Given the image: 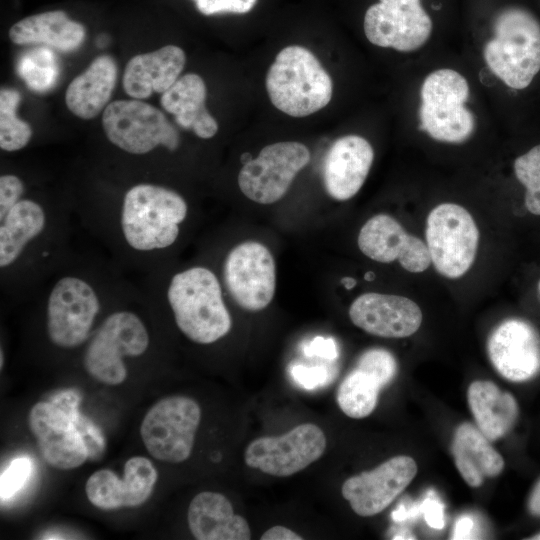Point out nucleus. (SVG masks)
I'll return each mask as SVG.
<instances>
[{"mask_svg": "<svg viewBox=\"0 0 540 540\" xmlns=\"http://www.w3.org/2000/svg\"><path fill=\"white\" fill-rule=\"evenodd\" d=\"M528 504L530 512L533 515L540 516V480L535 485Z\"/></svg>", "mask_w": 540, "mask_h": 540, "instance_id": "nucleus-46", "label": "nucleus"}, {"mask_svg": "<svg viewBox=\"0 0 540 540\" xmlns=\"http://www.w3.org/2000/svg\"><path fill=\"white\" fill-rule=\"evenodd\" d=\"M271 103L283 113L304 117L324 108L332 98L329 74L317 57L298 45L282 49L266 76Z\"/></svg>", "mask_w": 540, "mask_h": 540, "instance_id": "nucleus-3", "label": "nucleus"}, {"mask_svg": "<svg viewBox=\"0 0 540 540\" xmlns=\"http://www.w3.org/2000/svg\"><path fill=\"white\" fill-rule=\"evenodd\" d=\"M310 151L299 142L284 141L265 146L247 161L238 174L242 193L259 204H272L288 191L299 171L310 161Z\"/></svg>", "mask_w": 540, "mask_h": 540, "instance_id": "nucleus-10", "label": "nucleus"}, {"mask_svg": "<svg viewBox=\"0 0 540 540\" xmlns=\"http://www.w3.org/2000/svg\"><path fill=\"white\" fill-rule=\"evenodd\" d=\"M188 526L198 540H249L250 527L245 518L234 513L222 494L205 491L189 504Z\"/></svg>", "mask_w": 540, "mask_h": 540, "instance_id": "nucleus-23", "label": "nucleus"}, {"mask_svg": "<svg viewBox=\"0 0 540 540\" xmlns=\"http://www.w3.org/2000/svg\"><path fill=\"white\" fill-rule=\"evenodd\" d=\"M416 474L413 458L395 456L371 471L348 478L342 485V496L357 515L370 517L386 509Z\"/></svg>", "mask_w": 540, "mask_h": 540, "instance_id": "nucleus-15", "label": "nucleus"}, {"mask_svg": "<svg viewBox=\"0 0 540 540\" xmlns=\"http://www.w3.org/2000/svg\"><path fill=\"white\" fill-rule=\"evenodd\" d=\"M102 125L108 140L131 154H146L158 145L174 151L180 144L178 131L163 112L140 99L109 103Z\"/></svg>", "mask_w": 540, "mask_h": 540, "instance_id": "nucleus-7", "label": "nucleus"}, {"mask_svg": "<svg viewBox=\"0 0 540 540\" xmlns=\"http://www.w3.org/2000/svg\"><path fill=\"white\" fill-rule=\"evenodd\" d=\"M157 477L150 460L135 456L126 461L122 480L111 470H98L87 480L85 491L91 504L101 509L134 507L149 498Z\"/></svg>", "mask_w": 540, "mask_h": 540, "instance_id": "nucleus-20", "label": "nucleus"}, {"mask_svg": "<svg viewBox=\"0 0 540 540\" xmlns=\"http://www.w3.org/2000/svg\"><path fill=\"white\" fill-rule=\"evenodd\" d=\"M149 344V336L140 318L129 311L108 316L92 337L84 354L86 371L95 379L118 385L126 379L124 356H139Z\"/></svg>", "mask_w": 540, "mask_h": 540, "instance_id": "nucleus-8", "label": "nucleus"}, {"mask_svg": "<svg viewBox=\"0 0 540 540\" xmlns=\"http://www.w3.org/2000/svg\"><path fill=\"white\" fill-rule=\"evenodd\" d=\"M74 422L87 450L88 459L99 460L106 448L105 438L101 430L80 412L75 416Z\"/></svg>", "mask_w": 540, "mask_h": 540, "instance_id": "nucleus-36", "label": "nucleus"}, {"mask_svg": "<svg viewBox=\"0 0 540 540\" xmlns=\"http://www.w3.org/2000/svg\"><path fill=\"white\" fill-rule=\"evenodd\" d=\"M206 94L204 80L197 74L189 73L162 93L161 105L174 115L179 126L192 129L198 137L208 139L217 133L218 123L206 109Z\"/></svg>", "mask_w": 540, "mask_h": 540, "instance_id": "nucleus-25", "label": "nucleus"}, {"mask_svg": "<svg viewBox=\"0 0 540 540\" xmlns=\"http://www.w3.org/2000/svg\"><path fill=\"white\" fill-rule=\"evenodd\" d=\"M117 80V65L110 55L96 57L68 85L65 103L75 116L89 120L106 107Z\"/></svg>", "mask_w": 540, "mask_h": 540, "instance_id": "nucleus-24", "label": "nucleus"}, {"mask_svg": "<svg viewBox=\"0 0 540 540\" xmlns=\"http://www.w3.org/2000/svg\"><path fill=\"white\" fill-rule=\"evenodd\" d=\"M33 469L30 458L16 457L1 473L0 496L1 501L14 497L26 484Z\"/></svg>", "mask_w": 540, "mask_h": 540, "instance_id": "nucleus-35", "label": "nucleus"}, {"mask_svg": "<svg viewBox=\"0 0 540 540\" xmlns=\"http://www.w3.org/2000/svg\"><path fill=\"white\" fill-rule=\"evenodd\" d=\"M420 505L421 514L427 525L436 530L443 529L445 525L444 505L434 491H429Z\"/></svg>", "mask_w": 540, "mask_h": 540, "instance_id": "nucleus-40", "label": "nucleus"}, {"mask_svg": "<svg viewBox=\"0 0 540 540\" xmlns=\"http://www.w3.org/2000/svg\"><path fill=\"white\" fill-rule=\"evenodd\" d=\"M306 356L321 357L329 360H335L338 357V349L334 339L324 338L322 336L315 337L307 345L304 346Z\"/></svg>", "mask_w": 540, "mask_h": 540, "instance_id": "nucleus-41", "label": "nucleus"}, {"mask_svg": "<svg viewBox=\"0 0 540 540\" xmlns=\"http://www.w3.org/2000/svg\"><path fill=\"white\" fill-rule=\"evenodd\" d=\"M421 514V505L419 504H401L392 513L391 517L396 522L412 520Z\"/></svg>", "mask_w": 540, "mask_h": 540, "instance_id": "nucleus-45", "label": "nucleus"}, {"mask_svg": "<svg viewBox=\"0 0 540 540\" xmlns=\"http://www.w3.org/2000/svg\"><path fill=\"white\" fill-rule=\"evenodd\" d=\"M85 35V27L62 10L28 16L9 29V38L15 44H46L64 52L77 49Z\"/></svg>", "mask_w": 540, "mask_h": 540, "instance_id": "nucleus-27", "label": "nucleus"}, {"mask_svg": "<svg viewBox=\"0 0 540 540\" xmlns=\"http://www.w3.org/2000/svg\"><path fill=\"white\" fill-rule=\"evenodd\" d=\"M514 173L526 189L525 207L530 213L540 215V144L515 159Z\"/></svg>", "mask_w": 540, "mask_h": 540, "instance_id": "nucleus-33", "label": "nucleus"}, {"mask_svg": "<svg viewBox=\"0 0 540 540\" xmlns=\"http://www.w3.org/2000/svg\"><path fill=\"white\" fill-rule=\"evenodd\" d=\"M187 215V204L177 192L153 184H138L125 194L121 226L126 242L138 251L172 245L179 224Z\"/></svg>", "mask_w": 540, "mask_h": 540, "instance_id": "nucleus-4", "label": "nucleus"}, {"mask_svg": "<svg viewBox=\"0 0 540 540\" xmlns=\"http://www.w3.org/2000/svg\"><path fill=\"white\" fill-rule=\"evenodd\" d=\"M291 376L295 383L308 390L325 385L329 379L328 371L322 366L294 365Z\"/></svg>", "mask_w": 540, "mask_h": 540, "instance_id": "nucleus-39", "label": "nucleus"}, {"mask_svg": "<svg viewBox=\"0 0 540 540\" xmlns=\"http://www.w3.org/2000/svg\"><path fill=\"white\" fill-rule=\"evenodd\" d=\"M200 419L201 410L196 401L185 396H170L148 410L140 434L154 458L180 463L192 452Z\"/></svg>", "mask_w": 540, "mask_h": 540, "instance_id": "nucleus-9", "label": "nucleus"}, {"mask_svg": "<svg viewBox=\"0 0 540 540\" xmlns=\"http://www.w3.org/2000/svg\"><path fill=\"white\" fill-rule=\"evenodd\" d=\"M489 441L470 423H462L455 431L452 442L455 465L470 487H480L485 478L496 477L504 469L502 456Z\"/></svg>", "mask_w": 540, "mask_h": 540, "instance_id": "nucleus-26", "label": "nucleus"}, {"mask_svg": "<svg viewBox=\"0 0 540 540\" xmlns=\"http://www.w3.org/2000/svg\"><path fill=\"white\" fill-rule=\"evenodd\" d=\"M356 367L371 375L382 388L392 381L397 372L396 359L382 348L365 351L359 357Z\"/></svg>", "mask_w": 540, "mask_h": 540, "instance_id": "nucleus-34", "label": "nucleus"}, {"mask_svg": "<svg viewBox=\"0 0 540 540\" xmlns=\"http://www.w3.org/2000/svg\"><path fill=\"white\" fill-rule=\"evenodd\" d=\"M469 92L466 78L453 69L430 73L420 89L419 129L437 141H466L475 127L474 116L464 105Z\"/></svg>", "mask_w": 540, "mask_h": 540, "instance_id": "nucleus-5", "label": "nucleus"}, {"mask_svg": "<svg viewBox=\"0 0 540 540\" xmlns=\"http://www.w3.org/2000/svg\"><path fill=\"white\" fill-rule=\"evenodd\" d=\"M537 291H538V296L540 298V280L538 281V284H537Z\"/></svg>", "mask_w": 540, "mask_h": 540, "instance_id": "nucleus-51", "label": "nucleus"}, {"mask_svg": "<svg viewBox=\"0 0 540 540\" xmlns=\"http://www.w3.org/2000/svg\"><path fill=\"white\" fill-rule=\"evenodd\" d=\"M48 401L67 414L74 415L79 412L81 396L75 389H64L53 394Z\"/></svg>", "mask_w": 540, "mask_h": 540, "instance_id": "nucleus-42", "label": "nucleus"}, {"mask_svg": "<svg viewBox=\"0 0 540 540\" xmlns=\"http://www.w3.org/2000/svg\"><path fill=\"white\" fill-rule=\"evenodd\" d=\"M99 309L98 297L86 281L73 276L61 278L48 298L50 340L62 348L79 346L88 338Z\"/></svg>", "mask_w": 540, "mask_h": 540, "instance_id": "nucleus-12", "label": "nucleus"}, {"mask_svg": "<svg viewBox=\"0 0 540 540\" xmlns=\"http://www.w3.org/2000/svg\"><path fill=\"white\" fill-rule=\"evenodd\" d=\"M326 437L320 427L304 423L280 436H264L246 448L247 466L277 477L291 476L317 461L325 452Z\"/></svg>", "mask_w": 540, "mask_h": 540, "instance_id": "nucleus-11", "label": "nucleus"}, {"mask_svg": "<svg viewBox=\"0 0 540 540\" xmlns=\"http://www.w3.org/2000/svg\"><path fill=\"white\" fill-rule=\"evenodd\" d=\"M352 323L363 331L383 338L413 335L422 323V312L413 300L394 294L364 293L349 308Z\"/></svg>", "mask_w": 540, "mask_h": 540, "instance_id": "nucleus-19", "label": "nucleus"}, {"mask_svg": "<svg viewBox=\"0 0 540 540\" xmlns=\"http://www.w3.org/2000/svg\"><path fill=\"white\" fill-rule=\"evenodd\" d=\"M3 365V352L1 351V367Z\"/></svg>", "mask_w": 540, "mask_h": 540, "instance_id": "nucleus-52", "label": "nucleus"}, {"mask_svg": "<svg viewBox=\"0 0 540 540\" xmlns=\"http://www.w3.org/2000/svg\"><path fill=\"white\" fill-rule=\"evenodd\" d=\"M365 280L372 281L375 278V274L372 271H368L364 275Z\"/></svg>", "mask_w": 540, "mask_h": 540, "instance_id": "nucleus-49", "label": "nucleus"}, {"mask_svg": "<svg viewBox=\"0 0 540 540\" xmlns=\"http://www.w3.org/2000/svg\"><path fill=\"white\" fill-rule=\"evenodd\" d=\"M49 401L36 403L28 415V424L40 453L50 466L68 470L82 465L88 453L74 418Z\"/></svg>", "mask_w": 540, "mask_h": 540, "instance_id": "nucleus-16", "label": "nucleus"}, {"mask_svg": "<svg viewBox=\"0 0 540 540\" xmlns=\"http://www.w3.org/2000/svg\"><path fill=\"white\" fill-rule=\"evenodd\" d=\"M487 350L493 367L509 381L524 382L540 372V335L527 321H503L491 333Z\"/></svg>", "mask_w": 540, "mask_h": 540, "instance_id": "nucleus-18", "label": "nucleus"}, {"mask_svg": "<svg viewBox=\"0 0 540 540\" xmlns=\"http://www.w3.org/2000/svg\"><path fill=\"white\" fill-rule=\"evenodd\" d=\"M21 95L13 88L0 91V147L13 152L24 148L30 141L32 129L29 123L16 115Z\"/></svg>", "mask_w": 540, "mask_h": 540, "instance_id": "nucleus-31", "label": "nucleus"}, {"mask_svg": "<svg viewBox=\"0 0 540 540\" xmlns=\"http://www.w3.org/2000/svg\"><path fill=\"white\" fill-rule=\"evenodd\" d=\"M393 539H416L412 533L407 530H402L394 535Z\"/></svg>", "mask_w": 540, "mask_h": 540, "instance_id": "nucleus-47", "label": "nucleus"}, {"mask_svg": "<svg viewBox=\"0 0 540 540\" xmlns=\"http://www.w3.org/2000/svg\"><path fill=\"white\" fill-rule=\"evenodd\" d=\"M341 283L346 289L350 290L356 285V280L352 277H344L342 278Z\"/></svg>", "mask_w": 540, "mask_h": 540, "instance_id": "nucleus-48", "label": "nucleus"}, {"mask_svg": "<svg viewBox=\"0 0 540 540\" xmlns=\"http://www.w3.org/2000/svg\"><path fill=\"white\" fill-rule=\"evenodd\" d=\"M197 9L204 15L219 13L243 14L249 12L257 0H193Z\"/></svg>", "mask_w": 540, "mask_h": 540, "instance_id": "nucleus-37", "label": "nucleus"}, {"mask_svg": "<svg viewBox=\"0 0 540 540\" xmlns=\"http://www.w3.org/2000/svg\"><path fill=\"white\" fill-rule=\"evenodd\" d=\"M303 537L284 526H274L266 530L261 540H302Z\"/></svg>", "mask_w": 540, "mask_h": 540, "instance_id": "nucleus-44", "label": "nucleus"}, {"mask_svg": "<svg viewBox=\"0 0 540 540\" xmlns=\"http://www.w3.org/2000/svg\"><path fill=\"white\" fill-rule=\"evenodd\" d=\"M479 231L472 215L455 203L434 207L426 220V244L436 271L449 279L463 276L473 265Z\"/></svg>", "mask_w": 540, "mask_h": 540, "instance_id": "nucleus-6", "label": "nucleus"}, {"mask_svg": "<svg viewBox=\"0 0 540 540\" xmlns=\"http://www.w3.org/2000/svg\"><path fill=\"white\" fill-rule=\"evenodd\" d=\"M483 56L508 87L527 88L540 71L539 20L525 8H504L493 20V38L486 42Z\"/></svg>", "mask_w": 540, "mask_h": 540, "instance_id": "nucleus-1", "label": "nucleus"}, {"mask_svg": "<svg viewBox=\"0 0 540 540\" xmlns=\"http://www.w3.org/2000/svg\"><path fill=\"white\" fill-rule=\"evenodd\" d=\"M167 298L178 328L190 340L210 344L230 331L231 316L211 270L198 266L175 274Z\"/></svg>", "mask_w": 540, "mask_h": 540, "instance_id": "nucleus-2", "label": "nucleus"}, {"mask_svg": "<svg viewBox=\"0 0 540 540\" xmlns=\"http://www.w3.org/2000/svg\"><path fill=\"white\" fill-rule=\"evenodd\" d=\"M360 251L368 258L391 263L398 260L411 273L425 271L431 256L426 243L405 231L402 225L387 214H377L362 226L358 239Z\"/></svg>", "mask_w": 540, "mask_h": 540, "instance_id": "nucleus-17", "label": "nucleus"}, {"mask_svg": "<svg viewBox=\"0 0 540 540\" xmlns=\"http://www.w3.org/2000/svg\"><path fill=\"white\" fill-rule=\"evenodd\" d=\"M381 389L371 375L355 367L340 384L337 402L348 417L365 418L375 409Z\"/></svg>", "mask_w": 540, "mask_h": 540, "instance_id": "nucleus-30", "label": "nucleus"}, {"mask_svg": "<svg viewBox=\"0 0 540 540\" xmlns=\"http://www.w3.org/2000/svg\"><path fill=\"white\" fill-rule=\"evenodd\" d=\"M364 32L376 46L411 52L429 39L432 21L420 0H379L365 13Z\"/></svg>", "mask_w": 540, "mask_h": 540, "instance_id": "nucleus-14", "label": "nucleus"}, {"mask_svg": "<svg viewBox=\"0 0 540 540\" xmlns=\"http://www.w3.org/2000/svg\"><path fill=\"white\" fill-rule=\"evenodd\" d=\"M374 160L371 144L358 135L338 138L327 151L323 184L328 195L337 201L355 196L363 186Z\"/></svg>", "mask_w": 540, "mask_h": 540, "instance_id": "nucleus-21", "label": "nucleus"}, {"mask_svg": "<svg viewBox=\"0 0 540 540\" xmlns=\"http://www.w3.org/2000/svg\"><path fill=\"white\" fill-rule=\"evenodd\" d=\"M467 400L477 427L490 441L505 436L517 420L519 410L515 398L491 381L472 382Z\"/></svg>", "mask_w": 540, "mask_h": 540, "instance_id": "nucleus-28", "label": "nucleus"}, {"mask_svg": "<svg viewBox=\"0 0 540 540\" xmlns=\"http://www.w3.org/2000/svg\"><path fill=\"white\" fill-rule=\"evenodd\" d=\"M530 540H540V533L529 538Z\"/></svg>", "mask_w": 540, "mask_h": 540, "instance_id": "nucleus-50", "label": "nucleus"}, {"mask_svg": "<svg viewBox=\"0 0 540 540\" xmlns=\"http://www.w3.org/2000/svg\"><path fill=\"white\" fill-rule=\"evenodd\" d=\"M224 280L241 308L253 312L266 308L276 289V267L271 252L255 241L235 246L225 260Z\"/></svg>", "mask_w": 540, "mask_h": 540, "instance_id": "nucleus-13", "label": "nucleus"}, {"mask_svg": "<svg viewBox=\"0 0 540 540\" xmlns=\"http://www.w3.org/2000/svg\"><path fill=\"white\" fill-rule=\"evenodd\" d=\"M185 62L184 51L176 45L138 54L126 64L123 89L134 99L164 93L179 79Z\"/></svg>", "mask_w": 540, "mask_h": 540, "instance_id": "nucleus-22", "label": "nucleus"}, {"mask_svg": "<svg viewBox=\"0 0 540 540\" xmlns=\"http://www.w3.org/2000/svg\"><path fill=\"white\" fill-rule=\"evenodd\" d=\"M19 60L18 70L27 86L33 90L44 91L54 83L58 68L56 59L46 48L27 51Z\"/></svg>", "mask_w": 540, "mask_h": 540, "instance_id": "nucleus-32", "label": "nucleus"}, {"mask_svg": "<svg viewBox=\"0 0 540 540\" xmlns=\"http://www.w3.org/2000/svg\"><path fill=\"white\" fill-rule=\"evenodd\" d=\"M24 187L15 175L5 174L0 177V219L20 201Z\"/></svg>", "mask_w": 540, "mask_h": 540, "instance_id": "nucleus-38", "label": "nucleus"}, {"mask_svg": "<svg viewBox=\"0 0 540 540\" xmlns=\"http://www.w3.org/2000/svg\"><path fill=\"white\" fill-rule=\"evenodd\" d=\"M475 522L469 515H463L457 519L452 539H474Z\"/></svg>", "mask_w": 540, "mask_h": 540, "instance_id": "nucleus-43", "label": "nucleus"}, {"mask_svg": "<svg viewBox=\"0 0 540 540\" xmlns=\"http://www.w3.org/2000/svg\"><path fill=\"white\" fill-rule=\"evenodd\" d=\"M0 221V266L5 268L14 263L28 242L43 231L46 216L37 202L23 199Z\"/></svg>", "mask_w": 540, "mask_h": 540, "instance_id": "nucleus-29", "label": "nucleus"}]
</instances>
